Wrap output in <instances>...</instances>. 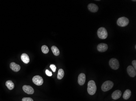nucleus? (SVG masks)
I'll return each mask as SVG.
<instances>
[{
  "label": "nucleus",
  "mask_w": 136,
  "mask_h": 101,
  "mask_svg": "<svg viewBox=\"0 0 136 101\" xmlns=\"http://www.w3.org/2000/svg\"><path fill=\"white\" fill-rule=\"evenodd\" d=\"M97 90V86L94 81H90L88 83V92L90 95H93L95 93Z\"/></svg>",
  "instance_id": "obj_1"
},
{
  "label": "nucleus",
  "mask_w": 136,
  "mask_h": 101,
  "mask_svg": "<svg viewBox=\"0 0 136 101\" xmlns=\"http://www.w3.org/2000/svg\"><path fill=\"white\" fill-rule=\"evenodd\" d=\"M97 35L100 39H104L108 37L107 30L104 27H101L97 30Z\"/></svg>",
  "instance_id": "obj_2"
},
{
  "label": "nucleus",
  "mask_w": 136,
  "mask_h": 101,
  "mask_svg": "<svg viewBox=\"0 0 136 101\" xmlns=\"http://www.w3.org/2000/svg\"><path fill=\"white\" fill-rule=\"evenodd\" d=\"M114 83L110 81H106L103 83L102 86V89L103 92H106L110 90L113 87Z\"/></svg>",
  "instance_id": "obj_3"
},
{
  "label": "nucleus",
  "mask_w": 136,
  "mask_h": 101,
  "mask_svg": "<svg viewBox=\"0 0 136 101\" xmlns=\"http://www.w3.org/2000/svg\"><path fill=\"white\" fill-rule=\"evenodd\" d=\"M129 23V19L126 17H121L117 21V24L121 27H125L128 25Z\"/></svg>",
  "instance_id": "obj_4"
},
{
  "label": "nucleus",
  "mask_w": 136,
  "mask_h": 101,
  "mask_svg": "<svg viewBox=\"0 0 136 101\" xmlns=\"http://www.w3.org/2000/svg\"><path fill=\"white\" fill-rule=\"evenodd\" d=\"M109 65L113 70H117L119 67V62L115 58H112L109 61Z\"/></svg>",
  "instance_id": "obj_5"
},
{
  "label": "nucleus",
  "mask_w": 136,
  "mask_h": 101,
  "mask_svg": "<svg viewBox=\"0 0 136 101\" xmlns=\"http://www.w3.org/2000/svg\"><path fill=\"white\" fill-rule=\"evenodd\" d=\"M32 81L36 85L40 86L43 83V79L41 76L36 75L33 77Z\"/></svg>",
  "instance_id": "obj_6"
},
{
  "label": "nucleus",
  "mask_w": 136,
  "mask_h": 101,
  "mask_svg": "<svg viewBox=\"0 0 136 101\" xmlns=\"http://www.w3.org/2000/svg\"><path fill=\"white\" fill-rule=\"evenodd\" d=\"M127 72L129 76L130 77H135L136 75V71L135 69L134 68V67L131 66H128L127 69Z\"/></svg>",
  "instance_id": "obj_7"
},
{
  "label": "nucleus",
  "mask_w": 136,
  "mask_h": 101,
  "mask_svg": "<svg viewBox=\"0 0 136 101\" xmlns=\"http://www.w3.org/2000/svg\"><path fill=\"white\" fill-rule=\"evenodd\" d=\"M86 82V75L84 73H81L79 75L78 78V83L80 85H83Z\"/></svg>",
  "instance_id": "obj_8"
},
{
  "label": "nucleus",
  "mask_w": 136,
  "mask_h": 101,
  "mask_svg": "<svg viewBox=\"0 0 136 101\" xmlns=\"http://www.w3.org/2000/svg\"><path fill=\"white\" fill-rule=\"evenodd\" d=\"M97 49L100 52H103L106 51L108 50V46L106 44L102 43L99 44L97 45Z\"/></svg>",
  "instance_id": "obj_9"
},
{
  "label": "nucleus",
  "mask_w": 136,
  "mask_h": 101,
  "mask_svg": "<svg viewBox=\"0 0 136 101\" xmlns=\"http://www.w3.org/2000/svg\"><path fill=\"white\" fill-rule=\"evenodd\" d=\"M23 89L24 92L28 94H33L34 93V89L30 86L24 85Z\"/></svg>",
  "instance_id": "obj_10"
},
{
  "label": "nucleus",
  "mask_w": 136,
  "mask_h": 101,
  "mask_svg": "<svg viewBox=\"0 0 136 101\" xmlns=\"http://www.w3.org/2000/svg\"><path fill=\"white\" fill-rule=\"evenodd\" d=\"M88 8L91 12L93 13L97 12L99 9L98 7L93 3L89 4L88 6Z\"/></svg>",
  "instance_id": "obj_11"
},
{
  "label": "nucleus",
  "mask_w": 136,
  "mask_h": 101,
  "mask_svg": "<svg viewBox=\"0 0 136 101\" xmlns=\"http://www.w3.org/2000/svg\"><path fill=\"white\" fill-rule=\"evenodd\" d=\"M122 92L121 91L117 90L114 91L112 94V98L115 100L119 99L122 95Z\"/></svg>",
  "instance_id": "obj_12"
},
{
  "label": "nucleus",
  "mask_w": 136,
  "mask_h": 101,
  "mask_svg": "<svg viewBox=\"0 0 136 101\" xmlns=\"http://www.w3.org/2000/svg\"><path fill=\"white\" fill-rule=\"evenodd\" d=\"M10 67L13 71L17 72L21 69V66L19 65L16 64L15 62L11 63L10 64Z\"/></svg>",
  "instance_id": "obj_13"
},
{
  "label": "nucleus",
  "mask_w": 136,
  "mask_h": 101,
  "mask_svg": "<svg viewBox=\"0 0 136 101\" xmlns=\"http://www.w3.org/2000/svg\"><path fill=\"white\" fill-rule=\"evenodd\" d=\"M21 59L25 64H28L30 61L29 57L26 53H23L21 56Z\"/></svg>",
  "instance_id": "obj_14"
},
{
  "label": "nucleus",
  "mask_w": 136,
  "mask_h": 101,
  "mask_svg": "<svg viewBox=\"0 0 136 101\" xmlns=\"http://www.w3.org/2000/svg\"><path fill=\"white\" fill-rule=\"evenodd\" d=\"M131 95V92L129 89H127L124 92V95H123V98L124 100H127L130 98Z\"/></svg>",
  "instance_id": "obj_15"
},
{
  "label": "nucleus",
  "mask_w": 136,
  "mask_h": 101,
  "mask_svg": "<svg viewBox=\"0 0 136 101\" xmlns=\"http://www.w3.org/2000/svg\"><path fill=\"white\" fill-rule=\"evenodd\" d=\"M6 86L8 89L10 90H12L14 87V84L12 81L9 80L7 81L5 83Z\"/></svg>",
  "instance_id": "obj_16"
},
{
  "label": "nucleus",
  "mask_w": 136,
  "mask_h": 101,
  "mask_svg": "<svg viewBox=\"0 0 136 101\" xmlns=\"http://www.w3.org/2000/svg\"><path fill=\"white\" fill-rule=\"evenodd\" d=\"M53 53L56 56H58L60 54V50L56 46H53L51 48Z\"/></svg>",
  "instance_id": "obj_17"
},
{
  "label": "nucleus",
  "mask_w": 136,
  "mask_h": 101,
  "mask_svg": "<svg viewBox=\"0 0 136 101\" xmlns=\"http://www.w3.org/2000/svg\"><path fill=\"white\" fill-rule=\"evenodd\" d=\"M64 75H65V72L64 70L62 69H60L59 70L58 74H57V79L59 80L62 79L63 78Z\"/></svg>",
  "instance_id": "obj_18"
},
{
  "label": "nucleus",
  "mask_w": 136,
  "mask_h": 101,
  "mask_svg": "<svg viewBox=\"0 0 136 101\" xmlns=\"http://www.w3.org/2000/svg\"><path fill=\"white\" fill-rule=\"evenodd\" d=\"M42 51L45 54H47L49 52V49L46 45H43L41 47Z\"/></svg>",
  "instance_id": "obj_19"
},
{
  "label": "nucleus",
  "mask_w": 136,
  "mask_h": 101,
  "mask_svg": "<svg viewBox=\"0 0 136 101\" xmlns=\"http://www.w3.org/2000/svg\"><path fill=\"white\" fill-rule=\"evenodd\" d=\"M50 67L54 72H55L56 71V67L54 64H51L50 65Z\"/></svg>",
  "instance_id": "obj_20"
},
{
  "label": "nucleus",
  "mask_w": 136,
  "mask_h": 101,
  "mask_svg": "<svg viewBox=\"0 0 136 101\" xmlns=\"http://www.w3.org/2000/svg\"><path fill=\"white\" fill-rule=\"evenodd\" d=\"M22 101H34V100L30 98H24L22 99Z\"/></svg>",
  "instance_id": "obj_21"
},
{
  "label": "nucleus",
  "mask_w": 136,
  "mask_h": 101,
  "mask_svg": "<svg viewBox=\"0 0 136 101\" xmlns=\"http://www.w3.org/2000/svg\"><path fill=\"white\" fill-rule=\"evenodd\" d=\"M45 72H46V75H47L48 76H52V72H51V71H49V70H46Z\"/></svg>",
  "instance_id": "obj_22"
},
{
  "label": "nucleus",
  "mask_w": 136,
  "mask_h": 101,
  "mask_svg": "<svg viewBox=\"0 0 136 101\" xmlns=\"http://www.w3.org/2000/svg\"><path fill=\"white\" fill-rule=\"evenodd\" d=\"M132 64H133V66L134 68L136 69V60H134L132 61Z\"/></svg>",
  "instance_id": "obj_23"
},
{
  "label": "nucleus",
  "mask_w": 136,
  "mask_h": 101,
  "mask_svg": "<svg viewBox=\"0 0 136 101\" xmlns=\"http://www.w3.org/2000/svg\"></svg>",
  "instance_id": "obj_24"
}]
</instances>
